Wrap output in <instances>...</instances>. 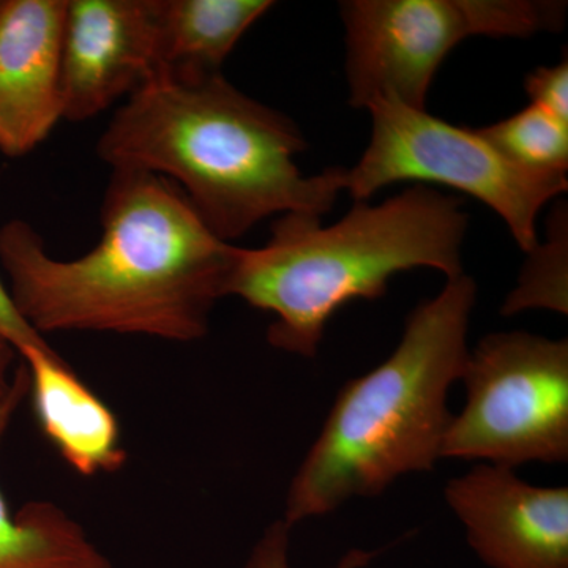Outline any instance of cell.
Wrapping results in <instances>:
<instances>
[{"instance_id":"cell-1","label":"cell","mask_w":568,"mask_h":568,"mask_svg":"<svg viewBox=\"0 0 568 568\" xmlns=\"http://www.w3.org/2000/svg\"><path fill=\"white\" fill-rule=\"evenodd\" d=\"M235 246L205 226L179 186L160 175L112 170L102 235L74 260L48 253L24 220L0 227L11 301L40 335L104 332L166 342L204 338L224 297Z\"/></svg>"},{"instance_id":"cell-2","label":"cell","mask_w":568,"mask_h":568,"mask_svg":"<svg viewBox=\"0 0 568 568\" xmlns=\"http://www.w3.org/2000/svg\"><path fill=\"white\" fill-rule=\"evenodd\" d=\"M301 130L222 73H155L112 115L97 142L111 170L144 171L181 189L205 226L231 244L278 213L323 216L345 192V170L301 173Z\"/></svg>"},{"instance_id":"cell-3","label":"cell","mask_w":568,"mask_h":568,"mask_svg":"<svg viewBox=\"0 0 568 568\" xmlns=\"http://www.w3.org/2000/svg\"><path fill=\"white\" fill-rule=\"evenodd\" d=\"M463 200L414 185L377 205L355 203L332 226L321 216L284 213L267 244L235 246L224 297L237 295L272 313L267 342L315 357L331 317L353 301H377L392 276L436 268L463 275L467 230Z\"/></svg>"},{"instance_id":"cell-4","label":"cell","mask_w":568,"mask_h":568,"mask_svg":"<svg viewBox=\"0 0 568 568\" xmlns=\"http://www.w3.org/2000/svg\"><path fill=\"white\" fill-rule=\"evenodd\" d=\"M477 284L447 280L407 317L395 353L336 395L320 437L287 493L291 528L323 517L355 496H376L407 473L432 470L452 414L447 395L462 379Z\"/></svg>"},{"instance_id":"cell-5","label":"cell","mask_w":568,"mask_h":568,"mask_svg":"<svg viewBox=\"0 0 568 568\" xmlns=\"http://www.w3.org/2000/svg\"><path fill=\"white\" fill-rule=\"evenodd\" d=\"M346 28L349 103L395 102L425 111L448 52L469 37L559 32L567 3L552 0H349Z\"/></svg>"},{"instance_id":"cell-6","label":"cell","mask_w":568,"mask_h":568,"mask_svg":"<svg viewBox=\"0 0 568 568\" xmlns=\"http://www.w3.org/2000/svg\"><path fill=\"white\" fill-rule=\"evenodd\" d=\"M372 140L345 170L355 203L396 182L439 183L469 194L507 224L523 252L536 250L538 213L568 190L567 174H538L507 160L478 130H466L395 102H376Z\"/></svg>"},{"instance_id":"cell-7","label":"cell","mask_w":568,"mask_h":568,"mask_svg":"<svg viewBox=\"0 0 568 568\" xmlns=\"http://www.w3.org/2000/svg\"><path fill=\"white\" fill-rule=\"evenodd\" d=\"M462 379L467 403L452 417L440 458L515 469L568 462V342L526 332L480 339Z\"/></svg>"},{"instance_id":"cell-8","label":"cell","mask_w":568,"mask_h":568,"mask_svg":"<svg viewBox=\"0 0 568 568\" xmlns=\"http://www.w3.org/2000/svg\"><path fill=\"white\" fill-rule=\"evenodd\" d=\"M156 70L153 0H69L63 121H91L140 91Z\"/></svg>"},{"instance_id":"cell-9","label":"cell","mask_w":568,"mask_h":568,"mask_svg":"<svg viewBox=\"0 0 568 568\" xmlns=\"http://www.w3.org/2000/svg\"><path fill=\"white\" fill-rule=\"evenodd\" d=\"M448 506L491 568H568V488L534 487L514 469L474 466L448 481Z\"/></svg>"},{"instance_id":"cell-10","label":"cell","mask_w":568,"mask_h":568,"mask_svg":"<svg viewBox=\"0 0 568 568\" xmlns=\"http://www.w3.org/2000/svg\"><path fill=\"white\" fill-rule=\"evenodd\" d=\"M69 0H0V153L28 155L63 121Z\"/></svg>"},{"instance_id":"cell-11","label":"cell","mask_w":568,"mask_h":568,"mask_svg":"<svg viewBox=\"0 0 568 568\" xmlns=\"http://www.w3.org/2000/svg\"><path fill=\"white\" fill-rule=\"evenodd\" d=\"M29 373L33 410L43 435L78 474L122 469L126 452L114 413L78 377L55 349L20 354Z\"/></svg>"},{"instance_id":"cell-12","label":"cell","mask_w":568,"mask_h":568,"mask_svg":"<svg viewBox=\"0 0 568 568\" xmlns=\"http://www.w3.org/2000/svg\"><path fill=\"white\" fill-rule=\"evenodd\" d=\"M31 390L26 365L0 396V444ZM0 568H112L77 519L50 500H31L11 511L0 489Z\"/></svg>"},{"instance_id":"cell-13","label":"cell","mask_w":568,"mask_h":568,"mask_svg":"<svg viewBox=\"0 0 568 568\" xmlns=\"http://www.w3.org/2000/svg\"><path fill=\"white\" fill-rule=\"evenodd\" d=\"M274 6L271 0H153L156 73L182 80L222 73L239 40Z\"/></svg>"},{"instance_id":"cell-14","label":"cell","mask_w":568,"mask_h":568,"mask_svg":"<svg viewBox=\"0 0 568 568\" xmlns=\"http://www.w3.org/2000/svg\"><path fill=\"white\" fill-rule=\"evenodd\" d=\"M478 132L519 168L538 174H567L568 123L536 104Z\"/></svg>"},{"instance_id":"cell-15","label":"cell","mask_w":568,"mask_h":568,"mask_svg":"<svg viewBox=\"0 0 568 568\" xmlns=\"http://www.w3.org/2000/svg\"><path fill=\"white\" fill-rule=\"evenodd\" d=\"M517 290L508 295L503 315H517L529 308H547L567 315V211L555 212L547 244L532 250Z\"/></svg>"},{"instance_id":"cell-16","label":"cell","mask_w":568,"mask_h":568,"mask_svg":"<svg viewBox=\"0 0 568 568\" xmlns=\"http://www.w3.org/2000/svg\"><path fill=\"white\" fill-rule=\"evenodd\" d=\"M290 532L291 526L283 519L265 529L244 568H291L290 567ZM381 551L351 549L335 567L332 568H365Z\"/></svg>"},{"instance_id":"cell-17","label":"cell","mask_w":568,"mask_h":568,"mask_svg":"<svg viewBox=\"0 0 568 568\" xmlns=\"http://www.w3.org/2000/svg\"><path fill=\"white\" fill-rule=\"evenodd\" d=\"M530 104L568 123V59L551 67H538L526 77Z\"/></svg>"},{"instance_id":"cell-18","label":"cell","mask_w":568,"mask_h":568,"mask_svg":"<svg viewBox=\"0 0 568 568\" xmlns=\"http://www.w3.org/2000/svg\"><path fill=\"white\" fill-rule=\"evenodd\" d=\"M0 338L9 342L17 349L18 355L28 349H51L52 347L43 335L26 323L24 317L11 301L9 290L2 280H0Z\"/></svg>"},{"instance_id":"cell-19","label":"cell","mask_w":568,"mask_h":568,"mask_svg":"<svg viewBox=\"0 0 568 568\" xmlns=\"http://www.w3.org/2000/svg\"><path fill=\"white\" fill-rule=\"evenodd\" d=\"M17 349L6 339L0 338V396L9 392L11 381H13L14 361H17Z\"/></svg>"}]
</instances>
